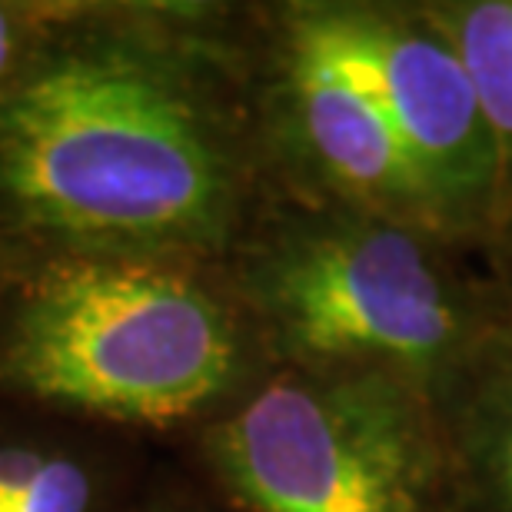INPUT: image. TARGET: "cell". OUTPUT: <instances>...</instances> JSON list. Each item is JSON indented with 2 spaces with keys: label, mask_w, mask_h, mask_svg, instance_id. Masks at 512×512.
<instances>
[{
  "label": "cell",
  "mask_w": 512,
  "mask_h": 512,
  "mask_svg": "<svg viewBox=\"0 0 512 512\" xmlns=\"http://www.w3.org/2000/svg\"><path fill=\"white\" fill-rule=\"evenodd\" d=\"M237 373L227 310L177 266L77 253L34 276L0 336V383L40 403L170 426Z\"/></svg>",
  "instance_id": "obj_2"
},
{
  "label": "cell",
  "mask_w": 512,
  "mask_h": 512,
  "mask_svg": "<svg viewBox=\"0 0 512 512\" xmlns=\"http://www.w3.org/2000/svg\"><path fill=\"white\" fill-rule=\"evenodd\" d=\"M476 463L499 512H512V376L496 383L476 416Z\"/></svg>",
  "instance_id": "obj_8"
},
{
  "label": "cell",
  "mask_w": 512,
  "mask_h": 512,
  "mask_svg": "<svg viewBox=\"0 0 512 512\" xmlns=\"http://www.w3.org/2000/svg\"><path fill=\"white\" fill-rule=\"evenodd\" d=\"M0 207L87 253L197 250L230 227L233 177L170 74L124 50H80L0 97Z\"/></svg>",
  "instance_id": "obj_1"
},
{
  "label": "cell",
  "mask_w": 512,
  "mask_h": 512,
  "mask_svg": "<svg viewBox=\"0 0 512 512\" xmlns=\"http://www.w3.org/2000/svg\"><path fill=\"white\" fill-rule=\"evenodd\" d=\"M90 503H94V486L87 469L70 456L47 453L27 493L0 512H90Z\"/></svg>",
  "instance_id": "obj_9"
},
{
  "label": "cell",
  "mask_w": 512,
  "mask_h": 512,
  "mask_svg": "<svg viewBox=\"0 0 512 512\" xmlns=\"http://www.w3.org/2000/svg\"><path fill=\"white\" fill-rule=\"evenodd\" d=\"M426 24L466 67L493 127L503 170L512 173V0L436 7Z\"/></svg>",
  "instance_id": "obj_7"
},
{
  "label": "cell",
  "mask_w": 512,
  "mask_h": 512,
  "mask_svg": "<svg viewBox=\"0 0 512 512\" xmlns=\"http://www.w3.org/2000/svg\"><path fill=\"white\" fill-rule=\"evenodd\" d=\"M290 30L380 104L449 227L486 207L506 173L503 157L466 67L433 27L380 10L310 7Z\"/></svg>",
  "instance_id": "obj_5"
},
{
  "label": "cell",
  "mask_w": 512,
  "mask_h": 512,
  "mask_svg": "<svg viewBox=\"0 0 512 512\" xmlns=\"http://www.w3.org/2000/svg\"><path fill=\"white\" fill-rule=\"evenodd\" d=\"M283 343L326 370L436 376L459 356L466 320L413 230L356 213L283 240L260 273Z\"/></svg>",
  "instance_id": "obj_4"
},
{
  "label": "cell",
  "mask_w": 512,
  "mask_h": 512,
  "mask_svg": "<svg viewBox=\"0 0 512 512\" xmlns=\"http://www.w3.org/2000/svg\"><path fill=\"white\" fill-rule=\"evenodd\" d=\"M17 54H20V30L7 7H0V97L17 80Z\"/></svg>",
  "instance_id": "obj_10"
},
{
  "label": "cell",
  "mask_w": 512,
  "mask_h": 512,
  "mask_svg": "<svg viewBox=\"0 0 512 512\" xmlns=\"http://www.w3.org/2000/svg\"><path fill=\"white\" fill-rule=\"evenodd\" d=\"M286 90L316 167L363 213L413 233L449 227L436 193L380 104L293 30L286 37Z\"/></svg>",
  "instance_id": "obj_6"
},
{
  "label": "cell",
  "mask_w": 512,
  "mask_h": 512,
  "mask_svg": "<svg viewBox=\"0 0 512 512\" xmlns=\"http://www.w3.org/2000/svg\"><path fill=\"white\" fill-rule=\"evenodd\" d=\"M250 512H426L433 439L409 383L383 373L280 376L213 433Z\"/></svg>",
  "instance_id": "obj_3"
}]
</instances>
